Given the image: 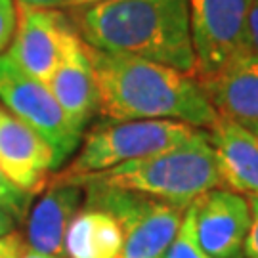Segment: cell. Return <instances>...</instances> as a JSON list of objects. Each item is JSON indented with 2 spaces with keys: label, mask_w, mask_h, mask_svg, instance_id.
Wrapping results in <instances>:
<instances>
[{
  "label": "cell",
  "mask_w": 258,
  "mask_h": 258,
  "mask_svg": "<svg viewBox=\"0 0 258 258\" xmlns=\"http://www.w3.org/2000/svg\"><path fill=\"white\" fill-rule=\"evenodd\" d=\"M86 54L98 90V113L105 119L176 120L201 130H209L218 119L194 75L88 44Z\"/></svg>",
  "instance_id": "1"
},
{
  "label": "cell",
  "mask_w": 258,
  "mask_h": 258,
  "mask_svg": "<svg viewBox=\"0 0 258 258\" xmlns=\"http://www.w3.org/2000/svg\"><path fill=\"white\" fill-rule=\"evenodd\" d=\"M84 44L195 75L187 0H102L73 8Z\"/></svg>",
  "instance_id": "2"
},
{
  "label": "cell",
  "mask_w": 258,
  "mask_h": 258,
  "mask_svg": "<svg viewBox=\"0 0 258 258\" xmlns=\"http://www.w3.org/2000/svg\"><path fill=\"white\" fill-rule=\"evenodd\" d=\"M52 182L124 189L182 209H187L207 191L222 187L216 157L207 130H199V134L187 144L166 149L163 153L134 159L92 174L73 178L54 176Z\"/></svg>",
  "instance_id": "3"
},
{
  "label": "cell",
  "mask_w": 258,
  "mask_h": 258,
  "mask_svg": "<svg viewBox=\"0 0 258 258\" xmlns=\"http://www.w3.org/2000/svg\"><path fill=\"white\" fill-rule=\"evenodd\" d=\"M201 128L176 120H103L84 134L83 146L59 178L92 174L134 159L184 146Z\"/></svg>",
  "instance_id": "4"
},
{
  "label": "cell",
  "mask_w": 258,
  "mask_h": 258,
  "mask_svg": "<svg viewBox=\"0 0 258 258\" xmlns=\"http://www.w3.org/2000/svg\"><path fill=\"white\" fill-rule=\"evenodd\" d=\"M86 205L107 211L122 231L120 258H163L185 209L153 197L100 185H81Z\"/></svg>",
  "instance_id": "5"
},
{
  "label": "cell",
  "mask_w": 258,
  "mask_h": 258,
  "mask_svg": "<svg viewBox=\"0 0 258 258\" xmlns=\"http://www.w3.org/2000/svg\"><path fill=\"white\" fill-rule=\"evenodd\" d=\"M0 103L52 148L55 166L63 165L81 146L84 134L69 122L46 84L23 73L4 54L0 55Z\"/></svg>",
  "instance_id": "6"
},
{
  "label": "cell",
  "mask_w": 258,
  "mask_h": 258,
  "mask_svg": "<svg viewBox=\"0 0 258 258\" xmlns=\"http://www.w3.org/2000/svg\"><path fill=\"white\" fill-rule=\"evenodd\" d=\"M252 0H187L197 79L218 73L247 54Z\"/></svg>",
  "instance_id": "7"
},
{
  "label": "cell",
  "mask_w": 258,
  "mask_h": 258,
  "mask_svg": "<svg viewBox=\"0 0 258 258\" xmlns=\"http://www.w3.org/2000/svg\"><path fill=\"white\" fill-rule=\"evenodd\" d=\"M16 12L18 23L4 55L23 73L46 84L59 61L65 33L73 23L59 10L16 2Z\"/></svg>",
  "instance_id": "8"
},
{
  "label": "cell",
  "mask_w": 258,
  "mask_h": 258,
  "mask_svg": "<svg viewBox=\"0 0 258 258\" xmlns=\"http://www.w3.org/2000/svg\"><path fill=\"white\" fill-rule=\"evenodd\" d=\"M201 247L212 258L243 254L250 231V205L245 195L216 187L189 205Z\"/></svg>",
  "instance_id": "9"
},
{
  "label": "cell",
  "mask_w": 258,
  "mask_h": 258,
  "mask_svg": "<svg viewBox=\"0 0 258 258\" xmlns=\"http://www.w3.org/2000/svg\"><path fill=\"white\" fill-rule=\"evenodd\" d=\"M57 168L52 148L0 103V170L27 194H38Z\"/></svg>",
  "instance_id": "10"
},
{
  "label": "cell",
  "mask_w": 258,
  "mask_h": 258,
  "mask_svg": "<svg viewBox=\"0 0 258 258\" xmlns=\"http://www.w3.org/2000/svg\"><path fill=\"white\" fill-rule=\"evenodd\" d=\"M46 86L69 122L84 134L86 122L98 113V90L86 44L73 25L65 33L59 61Z\"/></svg>",
  "instance_id": "11"
},
{
  "label": "cell",
  "mask_w": 258,
  "mask_h": 258,
  "mask_svg": "<svg viewBox=\"0 0 258 258\" xmlns=\"http://www.w3.org/2000/svg\"><path fill=\"white\" fill-rule=\"evenodd\" d=\"M222 185L239 195L258 197V134L220 117L207 130Z\"/></svg>",
  "instance_id": "12"
},
{
  "label": "cell",
  "mask_w": 258,
  "mask_h": 258,
  "mask_svg": "<svg viewBox=\"0 0 258 258\" xmlns=\"http://www.w3.org/2000/svg\"><path fill=\"white\" fill-rule=\"evenodd\" d=\"M197 81L220 117L247 128L258 126V57L243 54L218 73Z\"/></svg>",
  "instance_id": "13"
},
{
  "label": "cell",
  "mask_w": 258,
  "mask_h": 258,
  "mask_svg": "<svg viewBox=\"0 0 258 258\" xmlns=\"http://www.w3.org/2000/svg\"><path fill=\"white\" fill-rule=\"evenodd\" d=\"M83 197L81 185L50 180L46 194L29 212V249L55 258L65 256V235L75 214L81 211Z\"/></svg>",
  "instance_id": "14"
},
{
  "label": "cell",
  "mask_w": 258,
  "mask_h": 258,
  "mask_svg": "<svg viewBox=\"0 0 258 258\" xmlns=\"http://www.w3.org/2000/svg\"><path fill=\"white\" fill-rule=\"evenodd\" d=\"M122 231L107 211L84 205L75 214L65 235L67 258H120Z\"/></svg>",
  "instance_id": "15"
},
{
  "label": "cell",
  "mask_w": 258,
  "mask_h": 258,
  "mask_svg": "<svg viewBox=\"0 0 258 258\" xmlns=\"http://www.w3.org/2000/svg\"><path fill=\"white\" fill-rule=\"evenodd\" d=\"M163 258H212L211 254H207V250L199 243L197 231H195L194 212L189 207L185 209L182 224Z\"/></svg>",
  "instance_id": "16"
},
{
  "label": "cell",
  "mask_w": 258,
  "mask_h": 258,
  "mask_svg": "<svg viewBox=\"0 0 258 258\" xmlns=\"http://www.w3.org/2000/svg\"><path fill=\"white\" fill-rule=\"evenodd\" d=\"M31 199L33 195L18 187L0 170V209L8 211L16 220H23L31 207Z\"/></svg>",
  "instance_id": "17"
},
{
  "label": "cell",
  "mask_w": 258,
  "mask_h": 258,
  "mask_svg": "<svg viewBox=\"0 0 258 258\" xmlns=\"http://www.w3.org/2000/svg\"><path fill=\"white\" fill-rule=\"evenodd\" d=\"M18 23L16 0H0V55L8 50Z\"/></svg>",
  "instance_id": "18"
},
{
  "label": "cell",
  "mask_w": 258,
  "mask_h": 258,
  "mask_svg": "<svg viewBox=\"0 0 258 258\" xmlns=\"http://www.w3.org/2000/svg\"><path fill=\"white\" fill-rule=\"evenodd\" d=\"M249 205H250V218L252 220H250V231L243 252H245L247 258H258V197H250Z\"/></svg>",
  "instance_id": "19"
},
{
  "label": "cell",
  "mask_w": 258,
  "mask_h": 258,
  "mask_svg": "<svg viewBox=\"0 0 258 258\" xmlns=\"http://www.w3.org/2000/svg\"><path fill=\"white\" fill-rule=\"evenodd\" d=\"M23 239L19 233H8L0 237V258H19L23 252Z\"/></svg>",
  "instance_id": "20"
},
{
  "label": "cell",
  "mask_w": 258,
  "mask_h": 258,
  "mask_svg": "<svg viewBox=\"0 0 258 258\" xmlns=\"http://www.w3.org/2000/svg\"><path fill=\"white\" fill-rule=\"evenodd\" d=\"M247 54L258 57V0H252V6H250V12H249Z\"/></svg>",
  "instance_id": "21"
},
{
  "label": "cell",
  "mask_w": 258,
  "mask_h": 258,
  "mask_svg": "<svg viewBox=\"0 0 258 258\" xmlns=\"http://www.w3.org/2000/svg\"><path fill=\"white\" fill-rule=\"evenodd\" d=\"M16 2L18 4H25V6H33V8H52V10L73 4V0H16Z\"/></svg>",
  "instance_id": "22"
},
{
  "label": "cell",
  "mask_w": 258,
  "mask_h": 258,
  "mask_svg": "<svg viewBox=\"0 0 258 258\" xmlns=\"http://www.w3.org/2000/svg\"><path fill=\"white\" fill-rule=\"evenodd\" d=\"M16 222L18 220H16L8 211L0 209V237H4V235H8V233H14Z\"/></svg>",
  "instance_id": "23"
},
{
  "label": "cell",
  "mask_w": 258,
  "mask_h": 258,
  "mask_svg": "<svg viewBox=\"0 0 258 258\" xmlns=\"http://www.w3.org/2000/svg\"><path fill=\"white\" fill-rule=\"evenodd\" d=\"M19 258H55V256H50V254H44V252H37V250L29 249V247H23V252H21Z\"/></svg>",
  "instance_id": "24"
},
{
  "label": "cell",
  "mask_w": 258,
  "mask_h": 258,
  "mask_svg": "<svg viewBox=\"0 0 258 258\" xmlns=\"http://www.w3.org/2000/svg\"><path fill=\"white\" fill-rule=\"evenodd\" d=\"M94 2H102V0H73L71 8H77V6H86V4H94Z\"/></svg>",
  "instance_id": "25"
},
{
  "label": "cell",
  "mask_w": 258,
  "mask_h": 258,
  "mask_svg": "<svg viewBox=\"0 0 258 258\" xmlns=\"http://www.w3.org/2000/svg\"><path fill=\"white\" fill-rule=\"evenodd\" d=\"M250 130H252V132H256V134H258V126H252Z\"/></svg>",
  "instance_id": "26"
},
{
  "label": "cell",
  "mask_w": 258,
  "mask_h": 258,
  "mask_svg": "<svg viewBox=\"0 0 258 258\" xmlns=\"http://www.w3.org/2000/svg\"><path fill=\"white\" fill-rule=\"evenodd\" d=\"M235 258H243V254H241V256H235Z\"/></svg>",
  "instance_id": "27"
}]
</instances>
